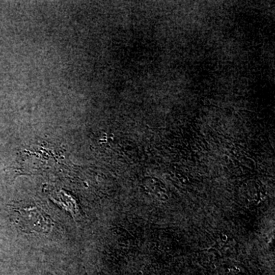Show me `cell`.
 Listing matches in <instances>:
<instances>
[{
    "label": "cell",
    "instance_id": "obj_1",
    "mask_svg": "<svg viewBox=\"0 0 275 275\" xmlns=\"http://www.w3.org/2000/svg\"><path fill=\"white\" fill-rule=\"evenodd\" d=\"M15 223L26 233H47L53 223L50 217L37 206H28L15 210Z\"/></svg>",
    "mask_w": 275,
    "mask_h": 275
}]
</instances>
